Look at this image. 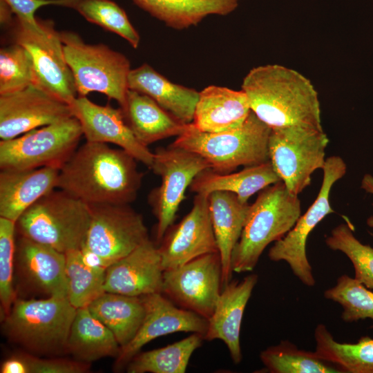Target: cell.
I'll use <instances>...</instances> for the list:
<instances>
[{"mask_svg":"<svg viewBox=\"0 0 373 373\" xmlns=\"http://www.w3.org/2000/svg\"><path fill=\"white\" fill-rule=\"evenodd\" d=\"M136 161L122 149L86 142L60 169L57 189L86 204H129L143 177Z\"/></svg>","mask_w":373,"mask_h":373,"instance_id":"cell-1","label":"cell"},{"mask_svg":"<svg viewBox=\"0 0 373 373\" xmlns=\"http://www.w3.org/2000/svg\"><path fill=\"white\" fill-rule=\"evenodd\" d=\"M241 90L251 111L271 129L293 125L322 128L318 93L309 79L294 69L278 64L253 68Z\"/></svg>","mask_w":373,"mask_h":373,"instance_id":"cell-2","label":"cell"},{"mask_svg":"<svg viewBox=\"0 0 373 373\" xmlns=\"http://www.w3.org/2000/svg\"><path fill=\"white\" fill-rule=\"evenodd\" d=\"M76 311L66 296L17 298L3 319V332L26 352L60 356L68 354V339Z\"/></svg>","mask_w":373,"mask_h":373,"instance_id":"cell-3","label":"cell"},{"mask_svg":"<svg viewBox=\"0 0 373 373\" xmlns=\"http://www.w3.org/2000/svg\"><path fill=\"white\" fill-rule=\"evenodd\" d=\"M300 202L282 182L261 190L250 205L240 238L231 257L233 271H251L265 249L281 239L300 216Z\"/></svg>","mask_w":373,"mask_h":373,"instance_id":"cell-4","label":"cell"},{"mask_svg":"<svg viewBox=\"0 0 373 373\" xmlns=\"http://www.w3.org/2000/svg\"><path fill=\"white\" fill-rule=\"evenodd\" d=\"M271 130L251 111L240 127L224 132H201L190 123L171 144L200 155L216 172L229 173L269 161Z\"/></svg>","mask_w":373,"mask_h":373,"instance_id":"cell-5","label":"cell"},{"mask_svg":"<svg viewBox=\"0 0 373 373\" xmlns=\"http://www.w3.org/2000/svg\"><path fill=\"white\" fill-rule=\"evenodd\" d=\"M90 224L88 204L61 189H54L29 207L16 222V231L66 253L81 249Z\"/></svg>","mask_w":373,"mask_h":373,"instance_id":"cell-6","label":"cell"},{"mask_svg":"<svg viewBox=\"0 0 373 373\" xmlns=\"http://www.w3.org/2000/svg\"><path fill=\"white\" fill-rule=\"evenodd\" d=\"M60 36L77 95L100 93L115 99L122 107L131 70L128 59L104 44H86L76 32L61 31Z\"/></svg>","mask_w":373,"mask_h":373,"instance_id":"cell-7","label":"cell"},{"mask_svg":"<svg viewBox=\"0 0 373 373\" xmlns=\"http://www.w3.org/2000/svg\"><path fill=\"white\" fill-rule=\"evenodd\" d=\"M8 28L12 42L23 46L31 55L35 85L70 104L78 95L54 22L37 17L29 23L15 16Z\"/></svg>","mask_w":373,"mask_h":373,"instance_id":"cell-8","label":"cell"},{"mask_svg":"<svg viewBox=\"0 0 373 373\" xmlns=\"http://www.w3.org/2000/svg\"><path fill=\"white\" fill-rule=\"evenodd\" d=\"M83 136L74 116L0 142L1 170L42 167L61 169L78 148Z\"/></svg>","mask_w":373,"mask_h":373,"instance_id":"cell-9","label":"cell"},{"mask_svg":"<svg viewBox=\"0 0 373 373\" xmlns=\"http://www.w3.org/2000/svg\"><path fill=\"white\" fill-rule=\"evenodd\" d=\"M328 143L323 128L293 125L271 130L269 160L290 193L298 195L310 184L312 174L323 169Z\"/></svg>","mask_w":373,"mask_h":373,"instance_id":"cell-10","label":"cell"},{"mask_svg":"<svg viewBox=\"0 0 373 373\" xmlns=\"http://www.w3.org/2000/svg\"><path fill=\"white\" fill-rule=\"evenodd\" d=\"M153 153L151 169L160 177L161 183L151 192L149 201L157 219L156 240L160 243L173 224L186 189L211 166L200 155L171 144L159 147Z\"/></svg>","mask_w":373,"mask_h":373,"instance_id":"cell-11","label":"cell"},{"mask_svg":"<svg viewBox=\"0 0 373 373\" xmlns=\"http://www.w3.org/2000/svg\"><path fill=\"white\" fill-rule=\"evenodd\" d=\"M347 166L339 156L326 159L323 179L316 199L299 217L292 229L281 239L275 242L268 252L269 258L275 262L285 261L291 271L302 283L314 287L316 280L306 254V242L309 233L328 214L334 213L329 198L333 184L343 178Z\"/></svg>","mask_w":373,"mask_h":373,"instance_id":"cell-12","label":"cell"},{"mask_svg":"<svg viewBox=\"0 0 373 373\" xmlns=\"http://www.w3.org/2000/svg\"><path fill=\"white\" fill-rule=\"evenodd\" d=\"M88 204L90 224L84 246L107 267L149 239L142 216L129 204Z\"/></svg>","mask_w":373,"mask_h":373,"instance_id":"cell-13","label":"cell"},{"mask_svg":"<svg viewBox=\"0 0 373 373\" xmlns=\"http://www.w3.org/2000/svg\"><path fill=\"white\" fill-rule=\"evenodd\" d=\"M222 276L219 253L205 254L164 270L162 293L175 305L208 320L222 290Z\"/></svg>","mask_w":373,"mask_h":373,"instance_id":"cell-14","label":"cell"},{"mask_svg":"<svg viewBox=\"0 0 373 373\" xmlns=\"http://www.w3.org/2000/svg\"><path fill=\"white\" fill-rule=\"evenodd\" d=\"M145 315L134 338L120 348L115 358L114 370L126 367L132 358L150 341L172 333L192 332L204 336L208 320L191 311L175 305L162 293H153L141 296Z\"/></svg>","mask_w":373,"mask_h":373,"instance_id":"cell-15","label":"cell"},{"mask_svg":"<svg viewBox=\"0 0 373 373\" xmlns=\"http://www.w3.org/2000/svg\"><path fill=\"white\" fill-rule=\"evenodd\" d=\"M162 268L171 269L201 256L218 252L209 195L196 194L191 211L171 225L159 243Z\"/></svg>","mask_w":373,"mask_h":373,"instance_id":"cell-16","label":"cell"},{"mask_svg":"<svg viewBox=\"0 0 373 373\" xmlns=\"http://www.w3.org/2000/svg\"><path fill=\"white\" fill-rule=\"evenodd\" d=\"M72 116L70 104L31 85L0 95V138L10 140Z\"/></svg>","mask_w":373,"mask_h":373,"instance_id":"cell-17","label":"cell"},{"mask_svg":"<svg viewBox=\"0 0 373 373\" xmlns=\"http://www.w3.org/2000/svg\"><path fill=\"white\" fill-rule=\"evenodd\" d=\"M70 106L86 142L113 144L151 169L154 153L135 137L121 108L95 104L86 96H77Z\"/></svg>","mask_w":373,"mask_h":373,"instance_id":"cell-18","label":"cell"},{"mask_svg":"<svg viewBox=\"0 0 373 373\" xmlns=\"http://www.w3.org/2000/svg\"><path fill=\"white\" fill-rule=\"evenodd\" d=\"M15 267L19 279L28 289L47 297H67L64 253L20 236L16 245Z\"/></svg>","mask_w":373,"mask_h":373,"instance_id":"cell-19","label":"cell"},{"mask_svg":"<svg viewBox=\"0 0 373 373\" xmlns=\"http://www.w3.org/2000/svg\"><path fill=\"white\" fill-rule=\"evenodd\" d=\"M163 272L158 247L149 239L107 267L104 290L131 296L162 293Z\"/></svg>","mask_w":373,"mask_h":373,"instance_id":"cell-20","label":"cell"},{"mask_svg":"<svg viewBox=\"0 0 373 373\" xmlns=\"http://www.w3.org/2000/svg\"><path fill=\"white\" fill-rule=\"evenodd\" d=\"M258 280L251 274L241 280H231L218 298L213 312L208 319L204 339H220L227 345L235 364L242 358L240 333L246 305Z\"/></svg>","mask_w":373,"mask_h":373,"instance_id":"cell-21","label":"cell"},{"mask_svg":"<svg viewBox=\"0 0 373 373\" xmlns=\"http://www.w3.org/2000/svg\"><path fill=\"white\" fill-rule=\"evenodd\" d=\"M59 169L1 170L0 217L16 222L37 201L57 189Z\"/></svg>","mask_w":373,"mask_h":373,"instance_id":"cell-22","label":"cell"},{"mask_svg":"<svg viewBox=\"0 0 373 373\" xmlns=\"http://www.w3.org/2000/svg\"><path fill=\"white\" fill-rule=\"evenodd\" d=\"M251 110L244 91L209 86L200 92L193 126L205 133H220L240 127Z\"/></svg>","mask_w":373,"mask_h":373,"instance_id":"cell-23","label":"cell"},{"mask_svg":"<svg viewBox=\"0 0 373 373\" xmlns=\"http://www.w3.org/2000/svg\"><path fill=\"white\" fill-rule=\"evenodd\" d=\"M211 223L222 268V288L232 278L231 257L238 242L250 204L232 192L216 191L209 195Z\"/></svg>","mask_w":373,"mask_h":373,"instance_id":"cell-24","label":"cell"},{"mask_svg":"<svg viewBox=\"0 0 373 373\" xmlns=\"http://www.w3.org/2000/svg\"><path fill=\"white\" fill-rule=\"evenodd\" d=\"M128 86L153 99L182 123H192L200 94L195 89L171 82L147 64L131 69Z\"/></svg>","mask_w":373,"mask_h":373,"instance_id":"cell-25","label":"cell"},{"mask_svg":"<svg viewBox=\"0 0 373 373\" xmlns=\"http://www.w3.org/2000/svg\"><path fill=\"white\" fill-rule=\"evenodd\" d=\"M120 108L135 137L146 146L180 135L189 124L178 120L149 96L130 89L124 105Z\"/></svg>","mask_w":373,"mask_h":373,"instance_id":"cell-26","label":"cell"},{"mask_svg":"<svg viewBox=\"0 0 373 373\" xmlns=\"http://www.w3.org/2000/svg\"><path fill=\"white\" fill-rule=\"evenodd\" d=\"M280 181L269 160L246 166L236 173H220L207 169L194 178L189 189L196 194L208 195L216 191H229L236 194L242 202H248L251 195Z\"/></svg>","mask_w":373,"mask_h":373,"instance_id":"cell-27","label":"cell"},{"mask_svg":"<svg viewBox=\"0 0 373 373\" xmlns=\"http://www.w3.org/2000/svg\"><path fill=\"white\" fill-rule=\"evenodd\" d=\"M132 1L153 17L176 30L197 26L209 15H227L239 5V0Z\"/></svg>","mask_w":373,"mask_h":373,"instance_id":"cell-28","label":"cell"},{"mask_svg":"<svg viewBox=\"0 0 373 373\" xmlns=\"http://www.w3.org/2000/svg\"><path fill=\"white\" fill-rule=\"evenodd\" d=\"M120 345L113 332L89 311L77 309L68 339V354L86 363L105 357H117Z\"/></svg>","mask_w":373,"mask_h":373,"instance_id":"cell-29","label":"cell"},{"mask_svg":"<svg viewBox=\"0 0 373 373\" xmlns=\"http://www.w3.org/2000/svg\"><path fill=\"white\" fill-rule=\"evenodd\" d=\"M88 308L113 332L121 347L134 338L145 315L141 296L108 291L93 300Z\"/></svg>","mask_w":373,"mask_h":373,"instance_id":"cell-30","label":"cell"},{"mask_svg":"<svg viewBox=\"0 0 373 373\" xmlns=\"http://www.w3.org/2000/svg\"><path fill=\"white\" fill-rule=\"evenodd\" d=\"M314 339V353L343 373H373V338L363 336L354 343L338 342L325 325L318 324Z\"/></svg>","mask_w":373,"mask_h":373,"instance_id":"cell-31","label":"cell"},{"mask_svg":"<svg viewBox=\"0 0 373 373\" xmlns=\"http://www.w3.org/2000/svg\"><path fill=\"white\" fill-rule=\"evenodd\" d=\"M204 336L198 333L165 347L138 352L126 367L128 373H184L195 350L202 345Z\"/></svg>","mask_w":373,"mask_h":373,"instance_id":"cell-32","label":"cell"},{"mask_svg":"<svg viewBox=\"0 0 373 373\" xmlns=\"http://www.w3.org/2000/svg\"><path fill=\"white\" fill-rule=\"evenodd\" d=\"M260 358L265 369L270 373H343L314 352L300 350L288 341L264 350Z\"/></svg>","mask_w":373,"mask_h":373,"instance_id":"cell-33","label":"cell"},{"mask_svg":"<svg viewBox=\"0 0 373 373\" xmlns=\"http://www.w3.org/2000/svg\"><path fill=\"white\" fill-rule=\"evenodd\" d=\"M65 255L67 298L76 309L88 307L105 292L106 269L93 267L86 263L80 249L68 251Z\"/></svg>","mask_w":373,"mask_h":373,"instance_id":"cell-34","label":"cell"},{"mask_svg":"<svg viewBox=\"0 0 373 373\" xmlns=\"http://www.w3.org/2000/svg\"><path fill=\"white\" fill-rule=\"evenodd\" d=\"M77 11L89 22L115 33L133 48L139 46L140 37L126 12L111 0H70L67 7Z\"/></svg>","mask_w":373,"mask_h":373,"instance_id":"cell-35","label":"cell"},{"mask_svg":"<svg viewBox=\"0 0 373 373\" xmlns=\"http://www.w3.org/2000/svg\"><path fill=\"white\" fill-rule=\"evenodd\" d=\"M324 297L342 307L341 318L346 323L366 318L373 321V291L354 278L339 276L336 285L324 291Z\"/></svg>","mask_w":373,"mask_h":373,"instance_id":"cell-36","label":"cell"},{"mask_svg":"<svg viewBox=\"0 0 373 373\" xmlns=\"http://www.w3.org/2000/svg\"><path fill=\"white\" fill-rule=\"evenodd\" d=\"M325 243L330 249L343 252L353 265L354 278L373 290V247L355 237L350 223L334 228Z\"/></svg>","mask_w":373,"mask_h":373,"instance_id":"cell-37","label":"cell"},{"mask_svg":"<svg viewBox=\"0 0 373 373\" xmlns=\"http://www.w3.org/2000/svg\"><path fill=\"white\" fill-rule=\"evenodd\" d=\"M35 73L29 52L12 42L0 50V95L22 90L35 85Z\"/></svg>","mask_w":373,"mask_h":373,"instance_id":"cell-38","label":"cell"},{"mask_svg":"<svg viewBox=\"0 0 373 373\" xmlns=\"http://www.w3.org/2000/svg\"><path fill=\"white\" fill-rule=\"evenodd\" d=\"M15 231L16 222L0 217V300L3 319L17 298L14 287Z\"/></svg>","mask_w":373,"mask_h":373,"instance_id":"cell-39","label":"cell"},{"mask_svg":"<svg viewBox=\"0 0 373 373\" xmlns=\"http://www.w3.org/2000/svg\"><path fill=\"white\" fill-rule=\"evenodd\" d=\"M27 367V373H85L90 363L60 356H40L28 352L17 353Z\"/></svg>","mask_w":373,"mask_h":373,"instance_id":"cell-40","label":"cell"},{"mask_svg":"<svg viewBox=\"0 0 373 373\" xmlns=\"http://www.w3.org/2000/svg\"><path fill=\"white\" fill-rule=\"evenodd\" d=\"M11 8L14 15L27 22L36 21V11L41 7L55 5L65 7L68 0H3Z\"/></svg>","mask_w":373,"mask_h":373,"instance_id":"cell-41","label":"cell"},{"mask_svg":"<svg viewBox=\"0 0 373 373\" xmlns=\"http://www.w3.org/2000/svg\"><path fill=\"white\" fill-rule=\"evenodd\" d=\"M0 372L27 373V367L23 361L17 354H15L3 361L1 365Z\"/></svg>","mask_w":373,"mask_h":373,"instance_id":"cell-42","label":"cell"},{"mask_svg":"<svg viewBox=\"0 0 373 373\" xmlns=\"http://www.w3.org/2000/svg\"><path fill=\"white\" fill-rule=\"evenodd\" d=\"M361 188L367 193L373 195V176L366 174L363 176L361 182ZM367 224L369 227L373 228V216H370L367 220Z\"/></svg>","mask_w":373,"mask_h":373,"instance_id":"cell-43","label":"cell"}]
</instances>
